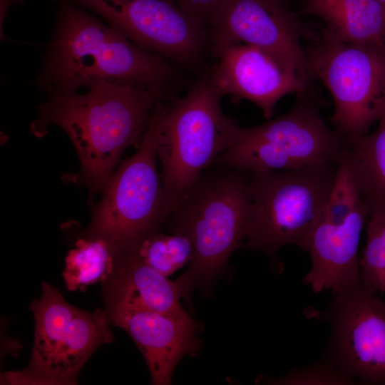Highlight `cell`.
<instances>
[{
    "label": "cell",
    "instance_id": "6da1fadb",
    "mask_svg": "<svg viewBox=\"0 0 385 385\" xmlns=\"http://www.w3.org/2000/svg\"><path fill=\"white\" fill-rule=\"evenodd\" d=\"M177 77L168 61L142 48L115 25L66 6L60 13L38 83L50 96L113 83L158 91L168 98Z\"/></svg>",
    "mask_w": 385,
    "mask_h": 385
},
{
    "label": "cell",
    "instance_id": "7402d4cb",
    "mask_svg": "<svg viewBox=\"0 0 385 385\" xmlns=\"http://www.w3.org/2000/svg\"><path fill=\"white\" fill-rule=\"evenodd\" d=\"M274 384L346 385L355 382L324 357L319 362L291 371L284 376L269 381Z\"/></svg>",
    "mask_w": 385,
    "mask_h": 385
},
{
    "label": "cell",
    "instance_id": "5b68a950",
    "mask_svg": "<svg viewBox=\"0 0 385 385\" xmlns=\"http://www.w3.org/2000/svg\"><path fill=\"white\" fill-rule=\"evenodd\" d=\"M208 74L173 98L163 115L157 145L163 189L172 211L215 160L230 148L239 125L221 108Z\"/></svg>",
    "mask_w": 385,
    "mask_h": 385
},
{
    "label": "cell",
    "instance_id": "cb8c5ba5",
    "mask_svg": "<svg viewBox=\"0 0 385 385\" xmlns=\"http://www.w3.org/2000/svg\"><path fill=\"white\" fill-rule=\"evenodd\" d=\"M385 6V0H377Z\"/></svg>",
    "mask_w": 385,
    "mask_h": 385
},
{
    "label": "cell",
    "instance_id": "9c48e42d",
    "mask_svg": "<svg viewBox=\"0 0 385 385\" xmlns=\"http://www.w3.org/2000/svg\"><path fill=\"white\" fill-rule=\"evenodd\" d=\"M306 56L309 73L333 98L334 129L347 143L366 134L385 113V47L345 43L324 31Z\"/></svg>",
    "mask_w": 385,
    "mask_h": 385
},
{
    "label": "cell",
    "instance_id": "8992f818",
    "mask_svg": "<svg viewBox=\"0 0 385 385\" xmlns=\"http://www.w3.org/2000/svg\"><path fill=\"white\" fill-rule=\"evenodd\" d=\"M159 99L136 152L113 173L97 205L89 237L124 255L155 231L172 212L157 169V145L165 106Z\"/></svg>",
    "mask_w": 385,
    "mask_h": 385
},
{
    "label": "cell",
    "instance_id": "44dd1931",
    "mask_svg": "<svg viewBox=\"0 0 385 385\" xmlns=\"http://www.w3.org/2000/svg\"><path fill=\"white\" fill-rule=\"evenodd\" d=\"M366 242L359 257L361 284L375 293L385 292V210L369 214Z\"/></svg>",
    "mask_w": 385,
    "mask_h": 385
},
{
    "label": "cell",
    "instance_id": "ffe728a7",
    "mask_svg": "<svg viewBox=\"0 0 385 385\" xmlns=\"http://www.w3.org/2000/svg\"><path fill=\"white\" fill-rule=\"evenodd\" d=\"M128 253L168 277L190 263L194 247L186 235H165L155 230L144 236Z\"/></svg>",
    "mask_w": 385,
    "mask_h": 385
},
{
    "label": "cell",
    "instance_id": "ba28073f",
    "mask_svg": "<svg viewBox=\"0 0 385 385\" xmlns=\"http://www.w3.org/2000/svg\"><path fill=\"white\" fill-rule=\"evenodd\" d=\"M30 309L35 319L31 358L28 368L14 381L46 384H76L86 361L114 335L108 314L101 309L87 312L68 303L48 282Z\"/></svg>",
    "mask_w": 385,
    "mask_h": 385
},
{
    "label": "cell",
    "instance_id": "603a6c76",
    "mask_svg": "<svg viewBox=\"0 0 385 385\" xmlns=\"http://www.w3.org/2000/svg\"><path fill=\"white\" fill-rule=\"evenodd\" d=\"M187 13L207 26L214 13L224 0H171Z\"/></svg>",
    "mask_w": 385,
    "mask_h": 385
},
{
    "label": "cell",
    "instance_id": "7a4b0ae2",
    "mask_svg": "<svg viewBox=\"0 0 385 385\" xmlns=\"http://www.w3.org/2000/svg\"><path fill=\"white\" fill-rule=\"evenodd\" d=\"M88 90L83 94L51 95L38 106L31 130L43 135L48 125H56L67 133L91 199L104 190L125 149L139 145L156 102L165 98L158 91L113 83Z\"/></svg>",
    "mask_w": 385,
    "mask_h": 385
},
{
    "label": "cell",
    "instance_id": "30bf717a",
    "mask_svg": "<svg viewBox=\"0 0 385 385\" xmlns=\"http://www.w3.org/2000/svg\"><path fill=\"white\" fill-rule=\"evenodd\" d=\"M75 1L168 61L193 67L212 48L207 26L171 0Z\"/></svg>",
    "mask_w": 385,
    "mask_h": 385
},
{
    "label": "cell",
    "instance_id": "e0dca14e",
    "mask_svg": "<svg viewBox=\"0 0 385 385\" xmlns=\"http://www.w3.org/2000/svg\"><path fill=\"white\" fill-rule=\"evenodd\" d=\"M304 13L322 19L337 40L385 47V6L377 0H307Z\"/></svg>",
    "mask_w": 385,
    "mask_h": 385
},
{
    "label": "cell",
    "instance_id": "4fadbf2b",
    "mask_svg": "<svg viewBox=\"0 0 385 385\" xmlns=\"http://www.w3.org/2000/svg\"><path fill=\"white\" fill-rule=\"evenodd\" d=\"M217 58L208 73L213 86L234 101L256 104L264 116L272 118L277 103L289 93L305 92L308 77L285 66L257 47L242 43L216 45Z\"/></svg>",
    "mask_w": 385,
    "mask_h": 385
},
{
    "label": "cell",
    "instance_id": "8fae6325",
    "mask_svg": "<svg viewBox=\"0 0 385 385\" xmlns=\"http://www.w3.org/2000/svg\"><path fill=\"white\" fill-rule=\"evenodd\" d=\"M361 282L334 294L325 357L354 381L385 384V302Z\"/></svg>",
    "mask_w": 385,
    "mask_h": 385
},
{
    "label": "cell",
    "instance_id": "7c38bea8",
    "mask_svg": "<svg viewBox=\"0 0 385 385\" xmlns=\"http://www.w3.org/2000/svg\"><path fill=\"white\" fill-rule=\"evenodd\" d=\"M212 48L242 43L260 48L309 77L303 31L279 0H224L207 26Z\"/></svg>",
    "mask_w": 385,
    "mask_h": 385
},
{
    "label": "cell",
    "instance_id": "277c9868",
    "mask_svg": "<svg viewBox=\"0 0 385 385\" xmlns=\"http://www.w3.org/2000/svg\"><path fill=\"white\" fill-rule=\"evenodd\" d=\"M339 164H317L287 171L245 172L248 215L242 247L271 257L285 245L308 251Z\"/></svg>",
    "mask_w": 385,
    "mask_h": 385
},
{
    "label": "cell",
    "instance_id": "9a60e30c",
    "mask_svg": "<svg viewBox=\"0 0 385 385\" xmlns=\"http://www.w3.org/2000/svg\"><path fill=\"white\" fill-rule=\"evenodd\" d=\"M368 215L362 201L343 222L320 220L308 250L312 267L304 278L314 292L335 294L360 282L358 248Z\"/></svg>",
    "mask_w": 385,
    "mask_h": 385
},
{
    "label": "cell",
    "instance_id": "2e32d148",
    "mask_svg": "<svg viewBox=\"0 0 385 385\" xmlns=\"http://www.w3.org/2000/svg\"><path fill=\"white\" fill-rule=\"evenodd\" d=\"M108 292L109 302L182 319L191 317L180 304L175 283L130 253L125 255Z\"/></svg>",
    "mask_w": 385,
    "mask_h": 385
},
{
    "label": "cell",
    "instance_id": "3957f363",
    "mask_svg": "<svg viewBox=\"0 0 385 385\" xmlns=\"http://www.w3.org/2000/svg\"><path fill=\"white\" fill-rule=\"evenodd\" d=\"M218 168L200 175L168 220L170 232L186 235L193 244V258L175 280L185 299H190L195 288L212 284L245 240V173Z\"/></svg>",
    "mask_w": 385,
    "mask_h": 385
},
{
    "label": "cell",
    "instance_id": "5bb4252c",
    "mask_svg": "<svg viewBox=\"0 0 385 385\" xmlns=\"http://www.w3.org/2000/svg\"><path fill=\"white\" fill-rule=\"evenodd\" d=\"M108 317L124 329L140 350L149 369L151 382L171 384L179 361L197 354L200 325L192 318L182 319L161 313L109 302Z\"/></svg>",
    "mask_w": 385,
    "mask_h": 385
},
{
    "label": "cell",
    "instance_id": "ac0fdd59",
    "mask_svg": "<svg viewBox=\"0 0 385 385\" xmlns=\"http://www.w3.org/2000/svg\"><path fill=\"white\" fill-rule=\"evenodd\" d=\"M378 121L371 133L347 143L361 200L369 214L385 210V113Z\"/></svg>",
    "mask_w": 385,
    "mask_h": 385
},
{
    "label": "cell",
    "instance_id": "d6986e66",
    "mask_svg": "<svg viewBox=\"0 0 385 385\" xmlns=\"http://www.w3.org/2000/svg\"><path fill=\"white\" fill-rule=\"evenodd\" d=\"M75 245L66 257L63 272L68 291L85 290L113 272L116 253L106 240L89 237L79 239Z\"/></svg>",
    "mask_w": 385,
    "mask_h": 385
},
{
    "label": "cell",
    "instance_id": "52a82bcc",
    "mask_svg": "<svg viewBox=\"0 0 385 385\" xmlns=\"http://www.w3.org/2000/svg\"><path fill=\"white\" fill-rule=\"evenodd\" d=\"M348 148L330 129L318 107L302 100L288 113L255 127H239L232 145L213 163L243 172L287 171L338 163Z\"/></svg>",
    "mask_w": 385,
    "mask_h": 385
}]
</instances>
